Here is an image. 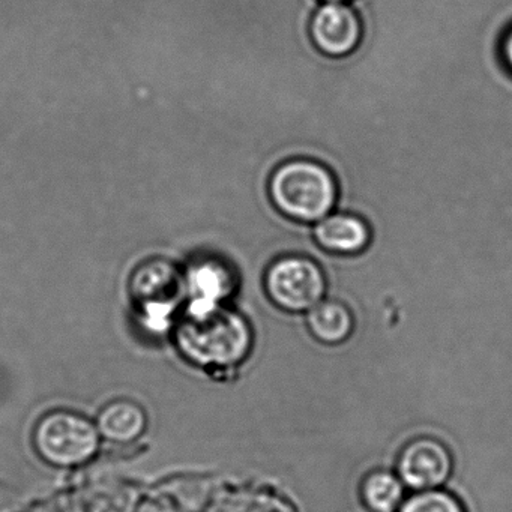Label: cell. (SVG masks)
Wrapping results in <instances>:
<instances>
[{"mask_svg":"<svg viewBox=\"0 0 512 512\" xmlns=\"http://www.w3.org/2000/svg\"><path fill=\"white\" fill-rule=\"evenodd\" d=\"M181 352L202 367H232L250 352L251 331L244 317L223 305L191 313L176 331Z\"/></svg>","mask_w":512,"mask_h":512,"instance_id":"obj_2","label":"cell"},{"mask_svg":"<svg viewBox=\"0 0 512 512\" xmlns=\"http://www.w3.org/2000/svg\"><path fill=\"white\" fill-rule=\"evenodd\" d=\"M500 56H502L503 64L512 73V26L503 35L502 43H500Z\"/></svg>","mask_w":512,"mask_h":512,"instance_id":"obj_14","label":"cell"},{"mask_svg":"<svg viewBox=\"0 0 512 512\" xmlns=\"http://www.w3.org/2000/svg\"><path fill=\"white\" fill-rule=\"evenodd\" d=\"M265 287L271 301L289 313H308L328 292L322 266L299 254L275 259L266 271Z\"/></svg>","mask_w":512,"mask_h":512,"instance_id":"obj_3","label":"cell"},{"mask_svg":"<svg viewBox=\"0 0 512 512\" xmlns=\"http://www.w3.org/2000/svg\"><path fill=\"white\" fill-rule=\"evenodd\" d=\"M313 238L328 253L353 256L370 245L371 232L358 215L334 211L313 224Z\"/></svg>","mask_w":512,"mask_h":512,"instance_id":"obj_8","label":"cell"},{"mask_svg":"<svg viewBox=\"0 0 512 512\" xmlns=\"http://www.w3.org/2000/svg\"><path fill=\"white\" fill-rule=\"evenodd\" d=\"M320 2H350V0H320Z\"/></svg>","mask_w":512,"mask_h":512,"instance_id":"obj_15","label":"cell"},{"mask_svg":"<svg viewBox=\"0 0 512 512\" xmlns=\"http://www.w3.org/2000/svg\"><path fill=\"white\" fill-rule=\"evenodd\" d=\"M397 467L404 485L425 491L442 487L448 481L454 461L451 452L440 440L419 437L404 446Z\"/></svg>","mask_w":512,"mask_h":512,"instance_id":"obj_6","label":"cell"},{"mask_svg":"<svg viewBox=\"0 0 512 512\" xmlns=\"http://www.w3.org/2000/svg\"><path fill=\"white\" fill-rule=\"evenodd\" d=\"M190 305L188 311L209 310L218 307L235 289L232 271L218 260H203L188 269L185 278Z\"/></svg>","mask_w":512,"mask_h":512,"instance_id":"obj_9","label":"cell"},{"mask_svg":"<svg viewBox=\"0 0 512 512\" xmlns=\"http://www.w3.org/2000/svg\"><path fill=\"white\" fill-rule=\"evenodd\" d=\"M35 445L41 457L55 466H80L97 454L100 433L82 416L56 412L41 419Z\"/></svg>","mask_w":512,"mask_h":512,"instance_id":"obj_4","label":"cell"},{"mask_svg":"<svg viewBox=\"0 0 512 512\" xmlns=\"http://www.w3.org/2000/svg\"><path fill=\"white\" fill-rule=\"evenodd\" d=\"M145 428V412L131 401H116L109 404L98 416V433L110 442H134L142 436Z\"/></svg>","mask_w":512,"mask_h":512,"instance_id":"obj_11","label":"cell"},{"mask_svg":"<svg viewBox=\"0 0 512 512\" xmlns=\"http://www.w3.org/2000/svg\"><path fill=\"white\" fill-rule=\"evenodd\" d=\"M181 286L182 280L176 269L161 260L146 263L134 275V296L145 307L146 320L151 328H166Z\"/></svg>","mask_w":512,"mask_h":512,"instance_id":"obj_7","label":"cell"},{"mask_svg":"<svg viewBox=\"0 0 512 512\" xmlns=\"http://www.w3.org/2000/svg\"><path fill=\"white\" fill-rule=\"evenodd\" d=\"M269 197L287 220L313 226L337 208L338 185L331 170L319 161L293 158L272 172Z\"/></svg>","mask_w":512,"mask_h":512,"instance_id":"obj_1","label":"cell"},{"mask_svg":"<svg viewBox=\"0 0 512 512\" xmlns=\"http://www.w3.org/2000/svg\"><path fill=\"white\" fill-rule=\"evenodd\" d=\"M355 314L344 302L328 298L320 301L307 314L311 335L320 343L338 346L355 331Z\"/></svg>","mask_w":512,"mask_h":512,"instance_id":"obj_10","label":"cell"},{"mask_svg":"<svg viewBox=\"0 0 512 512\" xmlns=\"http://www.w3.org/2000/svg\"><path fill=\"white\" fill-rule=\"evenodd\" d=\"M400 512H466L457 497L448 491L425 490L409 497L401 505Z\"/></svg>","mask_w":512,"mask_h":512,"instance_id":"obj_13","label":"cell"},{"mask_svg":"<svg viewBox=\"0 0 512 512\" xmlns=\"http://www.w3.org/2000/svg\"><path fill=\"white\" fill-rule=\"evenodd\" d=\"M362 500L373 512H395L403 505L404 484L386 470L371 472L362 482Z\"/></svg>","mask_w":512,"mask_h":512,"instance_id":"obj_12","label":"cell"},{"mask_svg":"<svg viewBox=\"0 0 512 512\" xmlns=\"http://www.w3.org/2000/svg\"><path fill=\"white\" fill-rule=\"evenodd\" d=\"M310 37L323 55H352L362 40L361 17L349 2H322L311 19Z\"/></svg>","mask_w":512,"mask_h":512,"instance_id":"obj_5","label":"cell"}]
</instances>
